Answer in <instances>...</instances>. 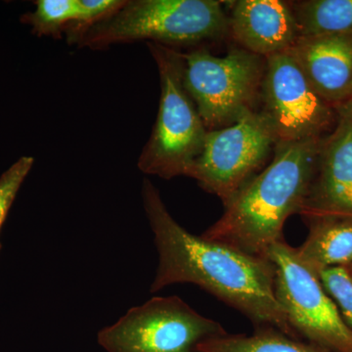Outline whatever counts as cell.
<instances>
[{"mask_svg": "<svg viewBox=\"0 0 352 352\" xmlns=\"http://www.w3.org/2000/svg\"><path fill=\"white\" fill-rule=\"evenodd\" d=\"M142 199L159 254L152 293L170 285L195 284L244 314L256 328H275L298 339L275 295L274 267L270 259L185 230L147 178Z\"/></svg>", "mask_w": 352, "mask_h": 352, "instance_id": "obj_1", "label": "cell"}, {"mask_svg": "<svg viewBox=\"0 0 352 352\" xmlns=\"http://www.w3.org/2000/svg\"><path fill=\"white\" fill-rule=\"evenodd\" d=\"M322 139L277 143L270 163L224 206L222 217L201 237L267 258L271 245L284 239L286 220L300 214Z\"/></svg>", "mask_w": 352, "mask_h": 352, "instance_id": "obj_2", "label": "cell"}, {"mask_svg": "<svg viewBox=\"0 0 352 352\" xmlns=\"http://www.w3.org/2000/svg\"><path fill=\"white\" fill-rule=\"evenodd\" d=\"M219 0H129L112 18L95 25L80 47L100 50L146 41L196 46L229 34V18Z\"/></svg>", "mask_w": 352, "mask_h": 352, "instance_id": "obj_3", "label": "cell"}, {"mask_svg": "<svg viewBox=\"0 0 352 352\" xmlns=\"http://www.w3.org/2000/svg\"><path fill=\"white\" fill-rule=\"evenodd\" d=\"M161 82L159 112L151 136L138 159L146 175L171 179L184 175L200 156L208 129L183 85L182 53L147 43Z\"/></svg>", "mask_w": 352, "mask_h": 352, "instance_id": "obj_4", "label": "cell"}, {"mask_svg": "<svg viewBox=\"0 0 352 352\" xmlns=\"http://www.w3.org/2000/svg\"><path fill=\"white\" fill-rule=\"evenodd\" d=\"M182 78L208 131L223 129L256 111L265 58L243 48L214 56L205 47L182 53Z\"/></svg>", "mask_w": 352, "mask_h": 352, "instance_id": "obj_5", "label": "cell"}, {"mask_svg": "<svg viewBox=\"0 0 352 352\" xmlns=\"http://www.w3.org/2000/svg\"><path fill=\"white\" fill-rule=\"evenodd\" d=\"M278 139L270 118L252 111L231 126L208 131L200 156L186 176L226 206L274 153Z\"/></svg>", "mask_w": 352, "mask_h": 352, "instance_id": "obj_6", "label": "cell"}, {"mask_svg": "<svg viewBox=\"0 0 352 352\" xmlns=\"http://www.w3.org/2000/svg\"><path fill=\"white\" fill-rule=\"evenodd\" d=\"M226 333L178 296H155L101 330L98 342L108 352H198L201 342Z\"/></svg>", "mask_w": 352, "mask_h": 352, "instance_id": "obj_7", "label": "cell"}, {"mask_svg": "<svg viewBox=\"0 0 352 352\" xmlns=\"http://www.w3.org/2000/svg\"><path fill=\"white\" fill-rule=\"evenodd\" d=\"M267 259L274 267L275 295L298 336L320 347L352 352V331L320 278L303 264L296 248L279 241L268 250Z\"/></svg>", "mask_w": 352, "mask_h": 352, "instance_id": "obj_8", "label": "cell"}, {"mask_svg": "<svg viewBox=\"0 0 352 352\" xmlns=\"http://www.w3.org/2000/svg\"><path fill=\"white\" fill-rule=\"evenodd\" d=\"M261 100L278 143L320 138L335 116L289 51L265 58Z\"/></svg>", "mask_w": 352, "mask_h": 352, "instance_id": "obj_9", "label": "cell"}, {"mask_svg": "<svg viewBox=\"0 0 352 352\" xmlns=\"http://www.w3.org/2000/svg\"><path fill=\"white\" fill-rule=\"evenodd\" d=\"M335 131L322 139L316 170L300 214L305 220H352V113L337 111Z\"/></svg>", "mask_w": 352, "mask_h": 352, "instance_id": "obj_10", "label": "cell"}, {"mask_svg": "<svg viewBox=\"0 0 352 352\" xmlns=\"http://www.w3.org/2000/svg\"><path fill=\"white\" fill-rule=\"evenodd\" d=\"M229 34L239 47L263 58L291 50L298 29L291 2L239 0L232 2Z\"/></svg>", "mask_w": 352, "mask_h": 352, "instance_id": "obj_11", "label": "cell"}, {"mask_svg": "<svg viewBox=\"0 0 352 352\" xmlns=\"http://www.w3.org/2000/svg\"><path fill=\"white\" fill-rule=\"evenodd\" d=\"M317 94L333 109L352 89V34L298 38L289 50Z\"/></svg>", "mask_w": 352, "mask_h": 352, "instance_id": "obj_12", "label": "cell"}, {"mask_svg": "<svg viewBox=\"0 0 352 352\" xmlns=\"http://www.w3.org/2000/svg\"><path fill=\"white\" fill-rule=\"evenodd\" d=\"M309 235L296 248L298 258L315 274L326 268L352 264V220L321 217L307 220Z\"/></svg>", "mask_w": 352, "mask_h": 352, "instance_id": "obj_13", "label": "cell"}, {"mask_svg": "<svg viewBox=\"0 0 352 352\" xmlns=\"http://www.w3.org/2000/svg\"><path fill=\"white\" fill-rule=\"evenodd\" d=\"M298 38L352 34V0L291 2Z\"/></svg>", "mask_w": 352, "mask_h": 352, "instance_id": "obj_14", "label": "cell"}, {"mask_svg": "<svg viewBox=\"0 0 352 352\" xmlns=\"http://www.w3.org/2000/svg\"><path fill=\"white\" fill-rule=\"evenodd\" d=\"M198 352H327L320 346L303 344L281 331L271 327L256 328L251 336L229 335L201 342Z\"/></svg>", "mask_w": 352, "mask_h": 352, "instance_id": "obj_15", "label": "cell"}, {"mask_svg": "<svg viewBox=\"0 0 352 352\" xmlns=\"http://www.w3.org/2000/svg\"><path fill=\"white\" fill-rule=\"evenodd\" d=\"M34 6L36 9L24 14L21 22L31 25L32 34L38 36L60 38L75 16L76 0H38Z\"/></svg>", "mask_w": 352, "mask_h": 352, "instance_id": "obj_16", "label": "cell"}, {"mask_svg": "<svg viewBox=\"0 0 352 352\" xmlns=\"http://www.w3.org/2000/svg\"><path fill=\"white\" fill-rule=\"evenodd\" d=\"M126 3V0H76L74 19L67 28V41L76 44L95 25L112 18Z\"/></svg>", "mask_w": 352, "mask_h": 352, "instance_id": "obj_17", "label": "cell"}, {"mask_svg": "<svg viewBox=\"0 0 352 352\" xmlns=\"http://www.w3.org/2000/svg\"><path fill=\"white\" fill-rule=\"evenodd\" d=\"M324 289L339 308L342 319L352 331V274L349 267L326 268L320 274Z\"/></svg>", "mask_w": 352, "mask_h": 352, "instance_id": "obj_18", "label": "cell"}, {"mask_svg": "<svg viewBox=\"0 0 352 352\" xmlns=\"http://www.w3.org/2000/svg\"><path fill=\"white\" fill-rule=\"evenodd\" d=\"M34 163L32 157H20L0 177V227L3 224L21 185L31 171Z\"/></svg>", "mask_w": 352, "mask_h": 352, "instance_id": "obj_19", "label": "cell"}, {"mask_svg": "<svg viewBox=\"0 0 352 352\" xmlns=\"http://www.w3.org/2000/svg\"><path fill=\"white\" fill-rule=\"evenodd\" d=\"M339 110L349 111V112L352 113V89L351 95H349V99H347L346 103H344V105L342 106V107L338 109L337 111Z\"/></svg>", "mask_w": 352, "mask_h": 352, "instance_id": "obj_20", "label": "cell"}, {"mask_svg": "<svg viewBox=\"0 0 352 352\" xmlns=\"http://www.w3.org/2000/svg\"><path fill=\"white\" fill-rule=\"evenodd\" d=\"M349 270H351V274H352V264H351V267H349Z\"/></svg>", "mask_w": 352, "mask_h": 352, "instance_id": "obj_21", "label": "cell"}, {"mask_svg": "<svg viewBox=\"0 0 352 352\" xmlns=\"http://www.w3.org/2000/svg\"><path fill=\"white\" fill-rule=\"evenodd\" d=\"M339 111H340V110H339ZM342 111H344V110H342ZM347 112H349V111H347Z\"/></svg>", "mask_w": 352, "mask_h": 352, "instance_id": "obj_22", "label": "cell"}]
</instances>
